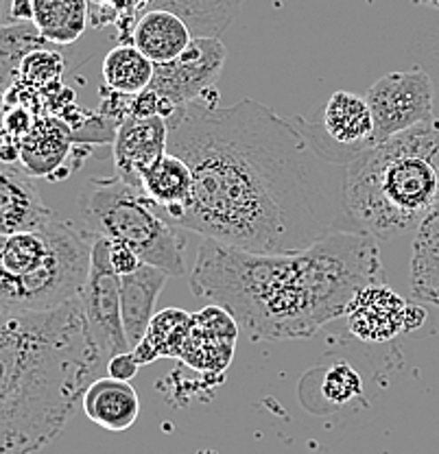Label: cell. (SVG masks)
Segmentation results:
<instances>
[{"instance_id": "6da1fadb", "label": "cell", "mask_w": 439, "mask_h": 454, "mask_svg": "<svg viewBox=\"0 0 439 454\" xmlns=\"http://www.w3.org/2000/svg\"><path fill=\"white\" fill-rule=\"evenodd\" d=\"M208 94L167 118L169 153L192 173L188 206L164 215L171 223L254 254L361 231L346 201L348 160L319 122L282 118L254 98L219 107Z\"/></svg>"}, {"instance_id": "7a4b0ae2", "label": "cell", "mask_w": 439, "mask_h": 454, "mask_svg": "<svg viewBox=\"0 0 439 454\" xmlns=\"http://www.w3.org/2000/svg\"><path fill=\"white\" fill-rule=\"evenodd\" d=\"M382 280L380 249L365 231H334L295 254H254L204 239L191 271L192 293L228 310L252 340L313 337Z\"/></svg>"}, {"instance_id": "3957f363", "label": "cell", "mask_w": 439, "mask_h": 454, "mask_svg": "<svg viewBox=\"0 0 439 454\" xmlns=\"http://www.w3.org/2000/svg\"><path fill=\"white\" fill-rule=\"evenodd\" d=\"M101 361L79 300L0 312V454H35L55 442Z\"/></svg>"}, {"instance_id": "277c9868", "label": "cell", "mask_w": 439, "mask_h": 454, "mask_svg": "<svg viewBox=\"0 0 439 454\" xmlns=\"http://www.w3.org/2000/svg\"><path fill=\"white\" fill-rule=\"evenodd\" d=\"M352 221L376 240L418 230L439 206V121L363 149L348 164Z\"/></svg>"}, {"instance_id": "5b68a950", "label": "cell", "mask_w": 439, "mask_h": 454, "mask_svg": "<svg viewBox=\"0 0 439 454\" xmlns=\"http://www.w3.org/2000/svg\"><path fill=\"white\" fill-rule=\"evenodd\" d=\"M92 240L58 216L42 230L0 236V312H49L79 300Z\"/></svg>"}, {"instance_id": "8992f818", "label": "cell", "mask_w": 439, "mask_h": 454, "mask_svg": "<svg viewBox=\"0 0 439 454\" xmlns=\"http://www.w3.org/2000/svg\"><path fill=\"white\" fill-rule=\"evenodd\" d=\"M79 212L92 239L122 243L145 264L173 278L186 276V234L164 216L145 191L118 175L88 179L79 192Z\"/></svg>"}, {"instance_id": "52a82bcc", "label": "cell", "mask_w": 439, "mask_h": 454, "mask_svg": "<svg viewBox=\"0 0 439 454\" xmlns=\"http://www.w3.org/2000/svg\"><path fill=\"white\" fill-rule=\"evenodd\" d=\"M433 98L435 90L424 70H394L376 79L365 92L374 116V145L433 121Z\"/></svg>"}, {"instance_id": "ba28073f", "label": "cell", "mask_w": 439, "mask_h": 454, "mask_svg": "<svg viewBox=\"0 0 439 454\" xmlns=\"http://www.w3.org/2000/svg\"><path fill=\"white\" fill-rule=\"evenodd\" d=\"M83 319H86L90 339L94 340L103 358L110 361L116 354L131 349L127 340L121 309V278L110 264V240H92V260H90L88 280L79 295Z\"/></svg>"}, {"instance_id": "9c48e42d", "label": "cell", "mask_w": 439, "mask_h": 454, "mask_svg": "<svg viewBox=\"0 0 439 454\" xmlns=\"http://www.w3.org/2000/svg\"><path fill=\"white\" fill-rule=\"evenodd\" d=\"M228 49L221 37H192L182 55L167 64H155L151 90L176 110L206 97L223 73Z\"/></svg>"}, {"instance_id": "30bf717a", "label": "cell", "mask_w": 439, "mask_h": 454, "mask_svg": "<svg viewBox=\"0 0 439 454\" xmlns=\"http://www.w3.org/2000/svg\"><path fill=\"white\" fill-rule=\"evenodd\" d=\"M348 328L365 343H387L403 333H413L427 321L422 306L407 301L385 282L370 284L348 304Z\"/></svg>"}, {"instance_id": "8fae6325", "label": "cell", "mask_w": 439, "mask_h": 454, "mask_svg": "<svg viewBox=\"0 0 439 454\" xmlns=\"http://www.w3.org/2000/svg\"><path fill=\"white\" fill-rule=\"evenodd\" d=\"M239 324L228 310L210 304L191 319L186 343L177 361L200 372L206 380L221 382L234 358Z\"/></svg>"}, {"instance_id": "7c38bea8", "label": "cell", "mask_w": 439, "mask_h": 454, "mask_svg": "<svg viewBox=\"0 0 439 454\" xmlns=\"http://www.w3.org/2000/svg\"><path fill=\"white\" fill-rule=\"evenodd\" d=\"M112 151L118 177L143 191V175L169 153L167 118H125L118 125Z\"/></svg>"}, {"instance_id": "4fadbf2b", "label": "cell", "mask_w": 439, "mask_h": 454, "mask_svg": "<svg viewBox=\"0 0 439 454\" xmlns=\"http://www.w3.org/2000/svg\"><path fill=\"white\" fill-rule=\"evenodd\" d=\"M319 127L330 145L348 162H352L363 149L374 145V116L370 106L365 97L348 90H339L328 98Z\"/></svg>"}, {"instance_id": "5bb4252c", "label": "cell", "mask_w": 439, "mask_h": 454, "mask_svg": "<svg viewBox=\"0 0 439 454\" xmlns=\"http://www.w3.org/2000/svg\"><path fill=\"white\" fill-rule=\"evenodd\" d=\"M55 219L44 206L29 175L0 162V236L42 230Z\"/></svg>"}, {"instance_id": "9a60e30c", "label": "cell", "mask_w": 439, "mask_h": 454, "mask_svg": "<svg viewBox=\"0 0 439 454\" xmlns=\"http://www.w3.org/2000/svg\"><path fill=\"white\" fill-rule=\"evenodd\" d=\"M169 273L162 269L151 267V264H140L134 273L121 276V309H122V324L129 345L140 343L149 328L151 319L155 315V301L162 293L164 284L169 280Z\"/></svg>"}, {"instance_id": "2e32d148", "label": "cell", "mask_w": 439, "mask_h": 454, "mask_svg": "<svg viewBox=\"0 0 439 454\" xmlns=\"http://www.w3.org/2000/svg\"><path fill=\"white\" fill-rule=\"evenodd\" d=\"M83 413L90 422L112 433L131 428L140 415V397L134 387L116 378H97L83 394Z\"/></svg>"}, {"instance_id": "e0dca14e", "label": "cell", "mask_w": 439, "mask_h": 454, "mask_svg": "<svg viewBox=\"0 0 439 454\" xmlns=\"http://www.w3.org/2000/svg\"><path fill=\"white\" fill-rule=\"evenodd\" d=\"M192 31L177 13L167 9H149L131 31V42L153 64H167L186 51Z\"/></svg>"}, {"instance_id": "ac0fdd59", "label": "cell", "mask_w": 439, "mask_h": 454, "mask_svg": "<svg viewBox=\"0 0 439 454\" xmlns=\"http://www.w3.org/2000/svg\"><path fill=\"white\" fill-rule=\"evenodd\" d=\"M70 140H73V129H68L66 122L49 116L37 118L29 134L18 142L20 162L37 177H51V173L64 164Z\"/></svg>"}, {"instance_id": "d6986e66", "label": "cell", "mask_w": 439, "mask_h": 454, "mask_svg": "<svg viewBox=\"0 0 439 454\" xmlns=\"http://www.w3.org/2000/svg\"><path fill=\"white\" fill-rule=\"evenodd\" d=\"M411 295L439 309V206L415 230L411 252Z\"/></svg>"}, {"instance_id": "ffe728a7", "label": "cell", "mask_w": 439, "mask_h": 454, "mask_svg": "<svg viewBox=\"0 0 439 454\" xmlns=\"http://www.w3.org/2000/svg\"><path fill=\"white\" fill-rule=\"evenodd\" d=\"M143 191L153 203H158L164 215L182 210L192 195L191 167L173 153H164L143 175Z\"/></svg>"}, {"instance_id": "44dd1931", "label": "cell", "mask_w": 439, "mask_h": 454, "mask_svg": "<svg viewBox=\"0 0 439 454\" xmlns=\"http://www.w3.org/2000/svg\"><path fill=\"white\" fill-rule=\"evenodd\" d=\"M191 312L182 309H164L155 312L146 328L145 337L131 348L140 365H151L158 358H179L188 330H191Z\"/></svg>"}, {"instance_id": "7402d4cb", "label": "cell", "mask_w": 439, "mask_h": 454, "mask_svg": "<svg viewBox=\"0 0 439 454\" xmlns=\"http://www.w3.org/2000/svg\"><path fill=\"white\" fill-rule=\"evenodd\" d=\"M88 0H33V25L51 44H70L86 31Z\"/></svg>"}, {"instance_id": "603a6c76", "label": "cell", "mask_w": 439, "mask_h": 454, "mask_svg": "<svg viewBox=\"0 0 439 454\" xmlns=\"http://www.w3.org/2000/svg\"><path fill=\"white\" fill-rule=\"evenodd\" d=\"M243 0H155L153 9L177 13L195 37H221L234 22Z\"/></svg>"}, {"instance_id": "cb8c5ba5", "label": "cell", "mask_w": 439, "mask_h": 454, "mask_svg": "<svg viewBox=\"0 0 439 454\" xmlns=\"http://www.w3.org/2000/svg\"><path fill=\"white\" fill-rule=\"evenodd\" d=\"M155 64L140 53L134 44L122 42L103 59V79L106 85L121 94H138L151 85Z\"/></svg>"}, {"instance_id": "d4e9b609", "label": "cell", "mask_w": 439, "mask_h": 454, "mask_svg": "<svg viewBox=\"0 0 439 454\" xmlns=\"http://www.w3.org/2000/svg\"><path fill=\"white\" fill-rule=\"evenodd\" d=\"M51 42L33 22H12L0 27V88L9 90L20 74L22 61Z\"/></svg>"}, {"instance_id": "484cf974", "label": "cell", "mask_w": 439, "mask_h": 454, "mask_svg": "<svg viewBox=\"0 0 439 454\" xmlns=\"http://www.w3.org/2000/svg\"><path fill=\"white\" fill-rule=\"evenodd\" d=\"M319 395L330 409L350 406L363 395V380L354 367L343 361H334L333 365L319 372Z\"/></svg>"}, {"instance_id": "4316f807", "label": "cell", "mask_w": 439, "mask_h": 454, "mask_svg": "<svg viewBox=\"0 0 439 454\" xmlns=\"http://www.w3.org/2000/svg\"><path fill=\"white\" fill-rule=\"evenodd\" d=\"M155 0H88L90 20L94 27L116 25L122 37H129L136 22L153 9Z\"/></svg>"}, {"instance_id": "83f0119b", "label": "cell", "mask_w": 439, "mask_h": 454, "mask_svg": "<svg viewBox=\"0 0 439 454\" xmlns=\"http://www.w3.org/2000/svg\"><path fill=\"white\" fill-rule=\"evenodd\" d=\"M61 57L59 53H53V51H35L22 61L20 66V74L22 82L27 83H44V82H53V79L59 77L61 70Z\"/></svg>"}, {"instance_id": "f1b7e54d", "label": "cell", "mask_w": 439, "mask_h": 454, "mask_svg": "<svg viewBox=\"0 0 439 454\" xmlns=\"http://www.w3.org/2000/svg\"><path fill=\"white\" fill-rule=\"evenodd\" d=\"M33 125H35V118H33V112L29 107L25 106L12 107L3 116V134L12 142H20L33 129Z\"/></svg>"}, {"instance_id": "f546056e", "label": "cell", "mask_w": 439, "mask_h": 454, "mask_svg": "<svg viewBox=\"0 0 439 454\" xmlns=\"http://www.w3.org/2000/svg\"><path fill=\"white\" fill-rule=\"evenodd\" d=\"M110 264L116 271V276H127V273H134L136 269L143 264V260L138 258V254L131 247L122 243H112L110 240Z\"/></svg>"}, {"instance_id": "4dcf8cb0", "label": "cell", "mask_w": 439, "mask_h": 454, "mask_svg": "<svg viewBox=\"0 0 439 454\" xmlns=\"http://www.w3.org/2000/svg\"><path fill=\"white\" fill-rule=\"evenodd\" d=\"M140 367L143 365H140L138 358H136V354L131 352V349L116 354V356H112L110 361H107V373H110V378H116V380H125V382H129L131 378L138 373Z\"/></svg>"}, {"instance_id": "1f68e13d", "label": "cell", "mask_w": 439, "mask_h": 454, "mask_svg": "<svg viewBox=\"0 0 439 454\" xmlns=\"http://www.w3.org/2000/svg\"><path fill=\"white\" fill-rule=\"evenodd\" d=\"M12 22H33V0H12Z\"/></svg>"}, {"instance_id": "d6a6232c", "label": "cell", "mask_w": 439, "mask_h": 454, "mask_svg": "<svg viewBox=\"0 0 439 454\" xmlns=\"http://www.w3.org/2000/svg\"><path fill=\"white\" fill-rule=\"evenodd\" d=\"M415 4H424V7H431V9H437L439 12V0H413Z\"/></svg>"}, {"instance_id": "836d02e7", "label": "cell", "mask_w": 439, "mask_h": 454, "mask_svg": "<svg viewBox=\"0 0 439 454\" xmlns=\"http://www.w3.org/2000/svg\"><path fill=\"white\" fill-rule=\"evenodd\" d=\"M3 98H4V90L0 88V103H3Z\"/></svg>"}]
</instances>
